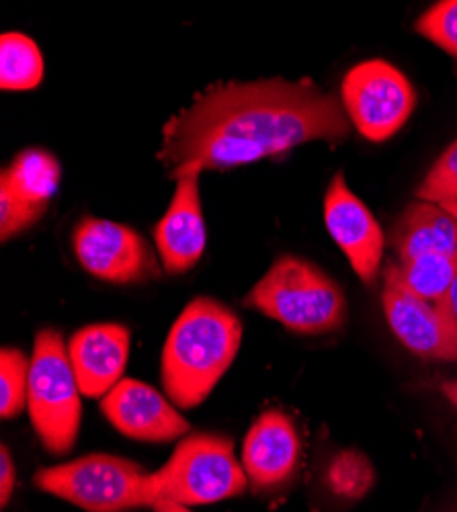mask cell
<instances>
[{
  "mask_svg": "<svg viewBox=\"0 0 457 512\" xmlns=\"http://www.w3.org/2000/svg\"><path fill=\"white\" fill-rule=\"evenodd\" d=\"M351 121L314 82L281 78L210 87L162 130L158 160L183 173L228 170L308 142H345Z\"/></svg>",
  "mask_w": 457,
  "mask_h": 512,
  "instance_id": "6da1fadb",
  "label": "cell"
},
{
  "mask_svg": "<svg viewBox=\"0 0 457 512\" xmlns=\"http://www.w3.org/2000/svg\"><path fill=\"white\" fill-rule=\"evenodd\" d=\"M242 322L224 304L197 297L175 320L160 357L162 388L177 408H195L214 392L238 355Z\"/></svg>",
  "mask_w": 457,
  "mask_h": 512,
  "instance_id": "7a4b0ae2",
  "label": "cell"
},
{
  "mask_svg": "<svg viewBox=\"0 0 457 512\" xmlns=\"http://www.w3.org/2000/svg\"><path fill=\"white\" fill-rule=\"evenodd\" d=\"M244 306L300 334L337 330L347 316L339 285L316 265L285 254L255 283Z\"/></svg>",
  "mask_w": 457,
  "mask_h": 512,
  "instance_id": "3957f363",
  "label": "cell"
},
{
  "mask_svg": "<svg viewBox=\"0 0 457 512\" xmlns=\"http://www.w3.org/2000/svg\"><path fill=\"white\" fill-rule=\"evenodd\" d=\"M41 492L58 496L87 512H128L156 502L152 474L132 461L91 453L39 469L33 478Z\"/></svg>",
  "mask_w": 457,
  "mask_h": 512,
  "instance_id": "277c9868",
  "label": "cell"
},
{
  "mask_svg": "<svg viewBox=\"0 0 457 512\" xmlns=\"http://www.w3.org/2000/svg\"><path fill=\"white\" fill-rule=\"evenodd\" d=\"M27 408L41 445L52 455H66L78 439L82 402L68 347L54 328L35 336Z\"/></svg>",
  "mask_w": 457,
  "mask_h": 512,
  "instance_id": "5b68a950",
  "label": "cell"
},
{
  "mask_svg": "<svg viewBox=\"0 0 457 512\" xmlns=\"http://www.w3.org/2000/svg\"><path fill=\"white\" fill-rule=\"evenodd\" d=\"M152 482L156 500L166 498L185 506L236 498L251 484L234 455V443L210 433L185 437L171 459L152 472Z\"/></svg>",
  "mask_w": 457,
  "mask_h": 512,
  "instance_id": "8992f818",
  "label": "cell"
},
{
  "mask_svg": "<svg viewBox=\"0 0 457 512\" xmlns=\"http://www.w3.org/2000/svg\"><path fill=\"white\" fill-rule=\"evenodd\" d=\"M341 97L351 125L371 142L392 138L417 105L408 78L384 60H367L351 68Z\"/></svg>",
  "mask_w": 457,
  "mask_h": 512,
  "instance_id": "52a82bcc",
  "label": "cell"
},
{
  "mask_svg": "<svg viewBox=\"0 0 457 512\" xmlns=\"http://www.w3.org/2000/svg\"><path fill=\"white\" fill-rule=\"evenodd\" d=\"M72 248L82 269L109 283H146L162 273L148 240L111 220L85 218L78 222L72 232Z\"/></svg>",
  "mask_w": 457,
  "mask_h": 512,
  "instance_id": "ba28073f",
  "label": "cell"
},
{
  "mask_svg": "<svg viewBox=\"0 0 457 512\" xmlns=\"http://www.w3.org/2000/svg\"><path fill=\"white\" fill-rule=\"evenodd\" d=\"M324 224L332 240L345 252L357 277L371 285L384 256V232L367 205L349 189L345 175L332 177L324 195Z\"/></svg>",
  "mask_w": 457,
  "mask_h": 512,
  "instance_id": "9c48e42d",
  "label": "cell"
},
{
  "mask_svg": "<svg viewBox=\"0 0 457 512\" xmlns=\"http://www.w3.org/2000/svg\"><path fill=\"white\" fill-rule=\"evenodd\" d=\"M101 412L123 437L136 441L169 443L191 431L171 400L138 379H121L101 400Z\"/></svg>",
  "mask_w": 457,
  "mask_h": 512,
  "instance_id": "30bf717a",
  "label": "cell"
},
{
  "mask_svg": "<svg viewBox=\"0 0 457 512\" xmlns=\"http://www.w3.org/2000/svg\"><path fill=\"white\" fill-rule=\"evenodd\" d=\"M201 173L179 175L173 199L162 220L154 228L160 265L169 275H181L193 269L205 252V222L199 197Z\"/></svg>",
  "mask_w": 457,
  "mask_h": 512,
  "instance_id": "8fae6325",
  "label": "cell"
},
{
  "mask_svg": "<svg viewBox=\"0 0 457 512\" xmlns=\"http://www.w3.org/2000/svg\"><path fill=\"white\" fill-rule=\"evenodd\" d=\"M70 363L80 394L105 398L121 381L130 359V330L121 324H91L72 334Z\"/></svg>",
  "mask_w": 457,
  "mask_h": 512,
  "instance_id": "7c38bea8",
  "label": "cell"
},
{
  "mask_svg": "<svg viewBox=\"0 0 457 512\" xmlns=\"http://www.w3.org/2000/svg\"><path fill=\"white\" fill-rule=\"evenodd\" d=\"M300 437L294 422L279 410L263 412L246 433L242 467L255 490H271L296 472Z\"/></svg>",
  "mask_w": 457,
  "mask_h": 512,
  "instance_id": "4fadbf2b",
  "label": "cell"
},
{
  "mask_svg": "<svg viewBox=\"0 0 457 512\" xmlns=\"http://www.w3.org/2000/svg\"><path fill=\"white\" fill-rule=\"evenodd\" d=\"M382 304L392 332L408 351L425 359L457 361V345L435 304L390 281L384 285Z\"/></svg>",
  "mask_w": 457,
  "mask_h": 512,
  "instance_id": "5bb4252c",
  "label": "cell"
},
{
  "mask_svg": "<svg viewBox=\"0 0 457 512\" xmlns=\"http://www.w3.org/2000/svg\"><path fill=\"white\" fill-rule=\"evenodd\" d=\"M392 246L400 263L429 252L457 254V220L439 203L419 199L400 216Z\"/></svg>",
  "mask_w": 457,
  "mask_h": 512,
  "instance_id": "9a60e30c",
  "label": "cell"
},
{
  "mask_svg": "<svg viewBox=\"0 0 457 512\" xmlns=\"http://www.w3.org/2000/svg\"><path fill=\"white\" fill-rule=\"evenodd\" d=\"M62 177L60 162L44 150L21 152L0 175V191L39 207L48 209Z\"/></svg>",
  "mask_w": 457,
  "mask_h": 512,
  "instance_id": "2e32d148",
  "label": "cell"
},
{
  "mask_svg": "<svg viewBox=\"0 0 457 512\" xmlns=\"http://www.w3.org/2000/svg\"><path fill=\"white\" fill-rule=\"evenodd\" d=\"M457 273V254L429 252L417 259L398 261L386 269V281L396 283L419 300L439 304Z\"/></svg>",
  "mask_w": 457,
  "mask_h": 512,
  "instance_id": "e0dca14e",
  "label": "cell"
},
{
  "mask_svg": "<svg viewBox=\"0 0 457 512\" xmlns=\"http://www.w3.org/2000/svg\"><path fill=\"white\" fill-rule=\"evenodd\" d=\"M44 78V58L35 41L23 33L0 39V87L3 91H31Z\"/></svg>",
  "mask_w": 457,
  "mask_h": 512,
  "instance_id": "ac0fdd59",
  "label": "cell"
},
{
  "mask_svg": "<svg viewBox=\"0 0 457 512\" xmlns=\"http://www.w3.org/2000/svg\"><path fill=\"white\" fill-rule=\"evenodd\" d=\"M376 484V469L361 451H341L330 461L326 486L345 500H361Z\"/></svg>",
  "mask_w": 457,
  "mask_h": 512,
  "instance_id": "d6986e66",
  "label": "cell"
},
{
  "mask_svg": "<svg viewBox=\"0 0 457 512\" xmlns=\"http://www.w3.org/2000/svg\"><path fill=\"white\" fill-rule=\"evenodd\" d=\"M31 361L21 349L0 353V416L17 418L27 406Z\"/></svg>",
  "mask_w": 457,
  "mask_h": 512,
  "instance_id": "ffe728a7",
  "label": "cell"
},
{
  "mask_svg": "<svg viewBox=\"0 0 457 512\" xmlns=\"http://www.w3.org/2000/svg\"><path fill=\"white\" fill-rule=\"evenodd\" d=\"M417 31L457 60V0H441L417 21Z\"/></svg>",
  "mask_w": 457,
  "mask_h": 512,
  "instance_id": "44dd1931",
  "label": "cell"
},
{
  "mask_svg": "<svg viewBox=\"0 0 457 512\" xmlns=\"http://www.w3.org/2000/svg\"><path fill=\"white\" fill-rule=\"evenodd\" d=\"M417 197L421 201L439 205L457 201V140L433 164L425 181L417 189Z\"/></svg>",
  "mask_w": 457,
  "mask_h": 512,
  "instance_id": "7402d4cb",
  "label": "cell"
},
{
  "mask_svg": "<svg viewBox=\"0 0 457 512\" xmlns=\"http://www.w3.org/2000/svg\"><path fill=\"white\" fill-rule=\"evenodd\" d=\"M44 213L46 209L33 207L7 191H0V236H3V242L31 228Z\"/></svg>",
  "mask_w": 457,
  "mask_h": 512,
  "instance_id": "603a6c76",
  "label": "cell"
},
{
  "mask_svg": "<svg viewBox=\"0 0 457 512\" xmlns=\"http://www.w3.org/2000/svg\"><path fill=\"white\" fill-rule=\"evenodd\" d=\"M15 484H17L15 461L9 453V449L3 445V449H0V504L3 506L9 504Z\"/></svg>",
  "mask_w": 457,
  "mask_h": 512,
  "instance_id": "cb8c5ba5",
  "label": "cell"
},
{
  "mask_svg": "<svg viewBox=\"0 0 457 512\" xmlns=\"http://www.w3.org/2000/svg\"><path fill=\"white\" fill-rule=\"evenodd\" d=\"M437 310H439L451 338L455 340V345H457V273H455V279L449 285L447 293L443 295V300L437 304Z\"/></svg>",
  "mask_w": 457,
  "mask_h": 512,
  "instance_id": "d4e9b609",
  "label": "cell"
},
{
  "mask_svg": "<svg viewBox=\"0 0 457 512\" xmlns=\"http://www.w3.org/2000/svg\"><path fill=\"white\" fill-rule=\"evenodd\" d=\"M152 510H154V512H191L189 506L179 504V502H175V500H166V498L156 500L154 506H152Z\"/></svg>",
  "mask_w": 457,
  "mask_h": 512,
  "instance_id": "484cf974",
  "label": "cell"
},
{
  "mask_svg": "<svg viewBox=\"0 0 457 512\" xmlns=\"http://www.w3.org/2000/svg\"><path fill=\"white\" fill-rule=\"evenodd\" d=\"M441 392L445 394V398L457 408V379H451V381H445L441 386Z\"/></svg>",
  "mask_w": 457,
  "mask_h": 512,
  "instance_id": "4316f807",
  "label": "cell"
},
{
  "mask_svg": "<svg viewBox=\"0 0 457 512\" xmlns=\"http://www.w3.org/2000/svg\"><path fill=\"white\" fill-rule=\"evenodd\" d=\"M441 207H445V209L451 213V216L457 220V201H449V203H443Z\"/></svg>",
  "mask_w": 457,
  "mask_h": 512,
  "instance_id": "83f0119b",
  "label": "cell"
}]
</instances>
